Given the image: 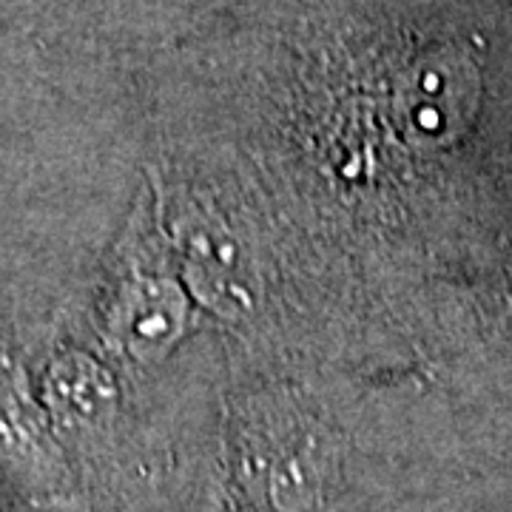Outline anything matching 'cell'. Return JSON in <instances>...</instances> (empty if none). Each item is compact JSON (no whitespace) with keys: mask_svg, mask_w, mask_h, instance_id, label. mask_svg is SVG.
Here are the masks:
<instances>
[{"mask_svg":"<svg viewBox=\"0 0 512 512\" xmlns=\"http://www.w3.org/2000/svg\"><path fill=\"white\" fill-rule=\"evenodd\" d=\"M0 470L32 487L55 481L63 470L52 419L26 370L9 356H0Z\"/></svg>","mask_w":512,"mask_h":512,"instance_id":"cell-3","label":"cell"},{"mask_svg":"<svg viewBox=\"0 0 512 512\" xmlns=\"http://www.w3.org/2000/svg\"><path fill=\"white\" fill-rule=\"evenodd\" d=\"M197 308L185 291L171 242L165 237L160 197L151 185L131 211L109 262L97 302V328L106 348L134 365H157L194 333Z\"/></svg>","mask_w":512,"mask_h":512,"instance_id":"cell-1","label":"cell"},{"mask_svg":"<svg viewBox=\"0 0 512 512\" xmlns=\"http://www.w3.org/2000/svg\"><path fill=\"white\" fill-rule=\"evenodd\" d=\"M40 404L57 430L103 427L117 407V384L111 373L83 350H66L43 373Z\"/></svg>","mask_w":512,"mask_h":512,"instance_id":"cell-4","label":"cell"},{"mask_svg":"<svg viewBox=\"0 0 512 512\" xmlns=\"http://www.w3.org/2000/svg\"><path fill=\"white\" fill-rule=\"evenodd\" d=\"M163 228L177 259L180 279L200 305L225 319H239L254 311V265L242 248V239L222 220V214L200 202L183 200L168 217L163 214Z\"/></svg>","mask_w":512,"mask_h":512,"instance_id":"cell-2","label":"cell"},{"mask_svg":"<svg viewBox=\"0 0 512 512\" xmlns=\"http://www.w3.org/2000/svg\"><path fill=\"white\" fill-rule=\"evenodd\" d=\"M20 512H66V510H60V507L52 504V501H32L29 507H23Z\"/></svg>","mask_w":512,"mask_h":512,"instance_id":"cell-5","label":"cell"}]
</instances>
